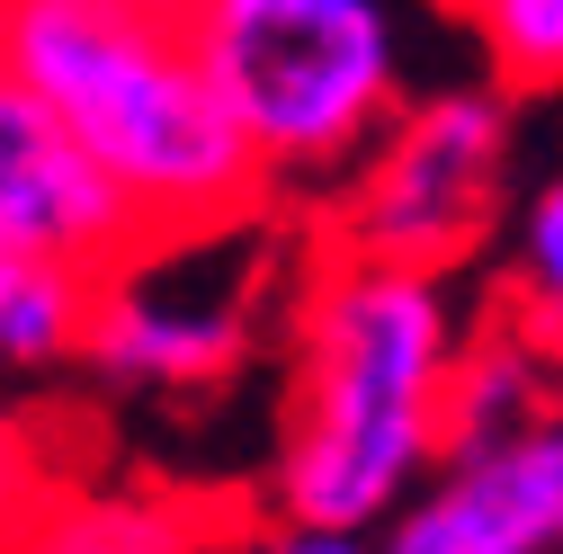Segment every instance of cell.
Here are the masks:
<instances>
[{
  "mask_svg": "<svg viewBox=\"0 0 563 554\" xmlns=\"http://www.w3.org/2000/svg\"><path fill=\"white\" fill-rule=\"evenodd\" d=\"M492 304V296H483ZM465 268H420L322 242L305 251L287 304V385H277L268 501L277 519L385 528L448 456L456 358L483 322Z\"/></svg>",
  "mask_w": 563,
  "mask_h": 554,
  "instance_id": "6da1fadb",
  "label": "cell"
},
{
  "mask_svg": "<svg viewBox=\"0 0 563 554\" xmlns=\"http://www.w3.org/2000/svg\"><path fill=\"white\" fill-rule=\"evenodd\" d=\"M0 54L125 188L144 233L268 206V179L206 81L188 19L153 0H0Z\"/></svg>",
  "mask_w": 563,
  "mask_h": 554,
  "instance_id": "7a4b0ae2",
  "label": "cell"
},
{
  "mask_svg": "<svg viewBox=\"0 0 563 554\" xmlns=\"http://www.w3.org/2000/svg\"><path fill=\"white\" fill-rule=\"evenodd\" d=\"M197 63L277 206L313 224L376 134L439 81L448 0H197Z\"/></svg>",
  "mask_w": 563,
  "mask_h": 554,
  "instance_id": "3957f363",
  "label": "cell"
},
{
  "mask_svg": "<svg viewBox=\"0 0 563 554\" xmlns=\"http://www.w3.org/2000/svg\"><path fill=\"white\" fill-rule=\"evenodd\" d=\"M305 251L313 224L277 197L251 215L134 233L117 259H99L81 376L134 402H206L242 385L287 340Z\"/></svg>",
  "mask_w": 563,
  "mask_h": 554,
  "instance_id": "277c9868",
  "label": "cell"
},
{
  "mask_svg": "<svg viewBox=\"0 0 563 554\" xmlns=\"http://www.w3.org/2000/svg\"><path fill=\"white\" fill-rule=\"evenodd\" d=\"M519 90L492 73H439L349 170L313 233L376 251V259H420V268H474L501 242V215L519 197Z\"/></svg>",
  "mask_w": 563,
  "mask_h": 554,
  "instance_id": "5b68a950",
  "label": "cell"
},
{
  "mask_svg": "<svg viewBox=\"0 0 563 554\" xmlns=\"http://www.w3.org/2000/svg\"><path fill=\"white\" fill-rule=\"evenodd\" d=\"M376 554H563V394L519 430L456 439Z\"/></svg>",
  "mask_w": 563,
  "mask_h": 554,
  "instance_id": "8992f818",
  "label": "cell"
},
{
  "mask_svg": "<svg viewBox=\"0 0 563 554\" xmlns=\"http://www.w3.org/2000/svg\"><path fill=\"white\" fill-rule=\"evenodd\" d=\"M134 233L125 188L63 134V117L27 90V73L0 54V251H54V259H117Z\"/></svg>",
  "mask_w": 563,
  "mask_h": 554,
  "instance_id": "52a82bcc",
  "label": "cell"
},
{
  "mask_svg": "<svg viewBox=\"0 0 563 554\" xmlns=\"http://www.w3.org/2000/svg\"><path fill=\"white\" fill-rule=\"evenodd\" d=\"M90 296H99V268L54 251H0V385L19 394V385L81 376Z\"/></svg>",
  "mask_w": 563,
  "mask_h": 554,
  "instance_id": "ba28073f",
  "label": "cell"
},
{
  "mask_svg": "<svg viewBox=\"0 0 563 554\" xmlns=\"http://www.w3.org/2000/svg\"><path fill=\"white\" fill-rule=\"evenodd\" d=\"M206 528L179 492H153V483H63L36 501L19 554H197Z\"/></svg>",
  "mask_w": 563,
  "mask_h": 554,
  "instance_id": "9c48e42d",
  "label": "cell"
},
{
  "mask_svg": "<svg viewBox=\"0 0 563 554\" xmlns=\"http://www.w3.org/2000/svg\"><path fill=\"white\" fill-rule=\"evenodd\" d=\"M492 304L519 313L537 340L563 331V162L519 179L510 215H501V242H492Z\"/></svg>",
  "mask_w": 563,
  "mask_h": 554,
  "instance_id": "30bf717a",
  "label": "cell"
},
{
  "mask_svg": "<svg viewBox=\"0 0 563 554\" xmlns=\"http://www.w3.org/2000/svg\"><path fill=\"white\" fill-rule=\"evenodd\" d=\"M474 73L519 99H563V0H448Z\"/></svg>",
  "mask_w": 563,
  "mask_h": 554,
  "instance_id": "8fae6325",
  "label": "cell"
},
{
  "mask_svg": "<svg viewBox=\"0 0 563 554\" xmlns=\"http://www.w3.org/2000/svg\"><path fill=\"white\" fill-rule=\"evenodd\" d=\"M54 447H45V430H36V411L0 385V554H19V536H27V519H36V501L54 492Z\"/></svg>",
  "mask_w": 563,
  "mask_h": 554,
  "instance_id": "7c38bea8",
  "label": "cell"
},
{
  "mask_svg": "<svg viewBox=\"0 0 563 554\" xmlns=\"http://www.w3.org/2000/svg\"><path fill=\"white\" fill-rule=\"evenodd\" d=\"M233 554H376V536L367 528H322V519H277L268 536H251Z\"/></svg>",
  "mask_w": 563,
  "mask_h": 554,
  "instance_id": "4fadbf2b",
  "label": "cell"
},
{
  "mask_svg": "<svg viewBox=\"0 0 563 554\" xmlns=\"http://www.w3.org/2000/svg\"><path fill=\"white\" fill-rule=\"evenodd\" d=\"M153 10H170V19H188V10H197V0H153Z\"/></svg>",
  "mask_w": 563,
  "mask_h": 554,
  "instance_id": "5bb4252c",
  "label": "cell"
},
{
  "mask_svg": "<svg viewBox=\"0 0 563 554\" xmlns=\"http://www.w3.org/2000/svg\"><path fill=\"white\" fill-rule=\"evenodd\" d=\"M545 350H554V367H563V331H545Z\"/></svg>",
  "mask_w": 563,
  "mask_h": 554,
  "instance_id": "9a60e30c",
  "label": "cell"
}]
</instances>
